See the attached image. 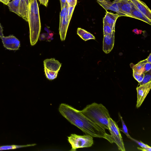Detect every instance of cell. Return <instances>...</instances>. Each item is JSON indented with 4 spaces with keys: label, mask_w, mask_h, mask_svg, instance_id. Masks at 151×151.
<instances>
[{
    "label": "cell",
    "mask_w": 151,
    "mask_h": 151,
    "mask_svg": "<svg viewBox=\"0 0 151 151\" xmlns=\"http://www.w3.org/2000/svg\"><path fill=\"white\" fill-rule=\"evenodd\" d=\"M58 110L61 114L68 121L80 129L86 134L92 137L103 138L111 143H114L111 135L106 133L105 129L88 119L80 111L64 103L60 104Z\"/></svg>",
    "instance_id": "6da1fadb"
},
{
    "label": "cell",
    "mask_w": 151,
    "mask_h": 151,
    "mask_svg": "<svg viewBox=\"0 0 151 151\" xmlns=\"http://www.w3.org/2000/svg\"><path fill=\"white\" fill-rule=\"evenodd\" d=\"M80 111L92 122L108 129L109 119L110 117L108 110L102 104L94 102Z\"/></svg>",
    "instance_id": "7a4b0ae2"
},
{
    "label": "cell",
    "mask_w": 151,
    "mask_h": 151,
    "mask_svg": "<svg viewBox=\"0 0 151 151\" xmlns=\"http://www.w3.org/2000/svg\"><path fill=\"white\" fill-rule=\"evenodd\" d=\"M28 22L30 44L33 46L37 42L41 29L39 8L37 0H30Z\"/></svg>",
    "instance_id": "3957f363"
},
{
    "label": "cell",
    "mask_w": 151,
    "mask_h": 151,
    "mask_svg": "<svg viewBox=\"0 0 151 151\" xmlns=\"http://www.w3.org/2000/svg\"><path fill=\"white\" fill-rule=\"evenodd\" d=\"M68 138L71 147L70 151H76L79 148L90 147L93 143V137L88 135H80L72 134Z\"/></svg>",
    "instance_id": "277c9868"
},
{
    "label": "cell",
    "mask_w": 151,
    "mask_h": 151,
    "mask_svg": "<svg viewBox=\"0 0 151 151\" xmlns=\"http://www.w3.org/2000/svg\"><path fill=\"white\" fill-rule=\"evenodd\" d=\"M114 143L116 145L118 149L121 151L125 149L119 129L116 123L111 117L109 119L108 129Z\"/></svg>",
    "instance_id": "5b68a950"
},
{
    "label": "cell",
    "mask_w": 151,
    "mask_h": 151,
    "mask_svg": "<svg viewBox=\"0 0 151 151\" xmlns=\"http://www.w3.org/2000/svg\"><path fill=\"white\" fill-rule=\"evenodd\" d=\"M151 88V81L139 85L136 88L137 99L136 107H139L144 101Z\"/></svg>",
    "instance_id": "8992f818"
},
{
    "label": "cell",
    "mask_w": 151,
    "mask_h": 151,
    "mask_svg": "<svg viewBox=\"0 0 151 151\" xmlns=\"http://www.w3.org/2000/svg\"><path fill=\"white\" fill-rule=\"evenodd\" d=\"M3 45L7 49L12 50H18L20 46L19 41L15 36L10 35L1 37Z\"/></svg>",
    "instance_id": "52a82bcc"
},
{
    "label": "cell",
    "mask_w": 151,
    "mask_h": 151,
    "mask_svg": "<svg viewBox=\"0 0 151 151\" xmlns=\"http://www.w3.org/2000/svg\"><path fill=\"white\" fill-rule=\"evenodd\" d=\"M72 16L68 15L66 13L65 15L60 19L59 32L61 40H65L68 27Z\"/></svg>",
    "instance_id": "ba28073f"
},
{
    "label": "cell",
    "mask_w": 151,
    "mask_h": 151,
    "mask_svg": "<svg viewBox=\"0 0 151 151\" xmlns=\"http://www.w3.org/2000/svg\"><path fill=\"white\" fill-rule=\"evenodd\" d=\"M135 8L151 20V11L146 4L140 0H130Z\"/></svg>",
    "instance_id": "9c48e42d"
},
{
    "label": "cell",
    "mask_w": 151,
    "mask_h": 151,
    "mask_svg": "<svg viewBox=\"0 0 151 151\" xmlns=\"http://www.w3.org/2000/svg\"><path fill=\"white\" fill-rule=\"evenodd\" d=\"M104 35L103 50L106 53H108L112 50L114 43V33Z\"/></svg>",
    "instance_id": "30bf717a"
},
{
    "label": "cell",
    "mask_w": 151,
    "mask_h": 151,
    "mask_svg": "<svg viewBox=\"0 0 151 151\" xmlns=\"http://www.w3.org/2000/svg\"><path fill=\"white\" fill-rule=\"evenodd\" d=\"M119 9L127 17H130V11L132 9L131 1L129 0H115Z\"/></svg>",
    "instance_id": "8fae6325"
},
{
    "label": "cell",
    "mask_w": 151,
    "mask_h": 151,
    "mask_svg": "<svg viewBox=\"0 0 151 151\" xmlns=\"http://www.w3.org/2000/svg\"><path fill=\"white\" fill-rule=\"evenodd\" d=\"M98 3L105 10H110L116 12L120 17L126 16L119 9L116 3L114 1L111 2L109 0H106L102 2L98 1Z\"/></svg>",
    "instance_id": "7c38bea8"
},
{
    "label": "cell",
    "mask_w": 151,
    "mask_h": 151,
    "mask_svg": "<svg viewBox=\"0 0 151 151\" xmlns=\"http://www.w3.org/2000/svg\"><path fill=\"white\" fill-rule=\"evenodd\" d=\"M43 62L44 67L52 71H59L61 66L60 63L53 58L46 59Z\"/></svg>",
    "instance_id": "4fadbf2b"
},
{
    "label": "cell",
    "mask_w": 151,
    "mask_h": 151,
    "mask_svg": "<svg viewBox=\"0 0 151 151\" xmlns=\"http://www.w3.org/2000/svg\"><path fill=\"white\" fill-rule=\"evenodd\" d=\"M29 0H20L19 8V16L28 22Z\"/></svg>",
    "instance_id": "5bb4252c"
},
{
    "label": "cell",
    "mask_w": 151,
    "mask_h": 151,
    "mask_svg": "<svg viewBox=\"0 0 151 151\" xmlns=\"http://www.w3.org/2000/svg\"><path fill=\"white\" fill-rule=\"evenodd\" d=\"M131 3L132 5V9L130 11V17L139 19L151 25V20L147 18L145 15L137 9L131 1Z\"/></svg>",
    "instance_id": "9a60e30c"
},
{
    "label": "cell",
    "mask_w": 151,
    "mask_h": 151,
    "mask_svg": "<svg viewBox=\"0 0 151 151\" xmlns=\"http://www.w3.org/2000/svg\"><path fill=\"white\" fill-rule=\"evenodd\" d=\"M120 17L117 14H114L106 11V13L103 21L106 22L108 24L115 28V23L117 18Z\"/></svg>",
    "instance_id": "2e32d148"
},
{
    "label": "cell",
    "mask_w": 151,
    "mask_h": 151,
    "mask_svg": "<svg viewBox=\"0 0 151 151\" xmlns=\"http://www.w3.org/2000/svg\"><path fill=\"white\" fill-rule=\"evenodd\" d=\"M147 62L146 59L141 61L136 65H131V68L133 72L138 75H141L145 72L144 65L145 63Z\"/></svg>",
    "instance_id": "e0dca14e"
},
{
    "label": "cell",
    "mask_w": 151,
    "mask_h": 151,
    "mask_svg": "<svg viewBox=\"0 0 151 151\" xmlns=\"http://www.w3.org/2000/svg\"><path fill=\"white\" fill-rule=\"evenodd\" d=\"M77 34L85 41L91 39L95 40V37L90 33L81 28H78Z\"/></svg>",
    "instance_id": "ac0fdd59"
},
{
    "label": "cell",
    "mask_w": 151,
    "mask_h": 151,
    "mask_svg": "<svg viewBox=\"0 0 151 151\" xmlns=\"http://www.w3.org/2000/svg\"><path fill=\"white\" fill-rule=\"evenodd\" d=\"M20 0H12L7 4L10 11L19 16V8Z\"/></svg>",
    "instance_id": "d6986e66"
},
{
    "label": "cell",
    "mask_w": 151,
    "mask_h": 151,
    "mask_svg": "<svg viewBox=\"0 0 151 151\" xmlns=\"http://www.w3.org/2000/svg\"><path fill=\"white\" fill-rule=\"evenodd\" d=\"M36 144H28L25 145H4L0 146V150L15 149L19 148L29 147L30 146H34L36 145Z\"/></svg>",
    "instance_id": "ffe728a7"
},
{
    "label": "cell",
    "mask_w": 151,
    "mask_h": 151,
    "mask_svg": "<svg viewBox=\"0 0 151 151\" xmlns=\"http://www.w3.org/2000/svg\"><path fill=\"white\" fill-rule=\"evenodd\" d=\"M44 70L46 76L50 80L54 79L56 78L58 71H53L47 69L44 67Z\"/></svg>",
    "instance_id": "44dd1931"
},
{
    "label": "cell",
    "mask_w": 151,
    "mask_h": 151,
    "mask_svg": "<svg viewBox=\"0 0 151 151\" xmlns=\"http://www.w3.org/2000/svg\"><path fill=\"white\" fill-rule=\"evenodd\" d=\"M104 35L112 34L115 31V28L112 27L106 22L103 21Z\"/></svg>",
    "instance_id": "7402d4cb"
},
{
    "label": "cell",
    "mask_w": 151,
    "mask_h": 151,
    "mask_svg": "<svg viewBox=\"0 0 151 151\" xmlns=\"http://www.w3.org/2000/svg\"><path fill=\"white\" fill-rule=\"evenodd\" d=\"M119 115L121 120L122 126V129H119V130L125 134H126L128 138L131 139L132 137L129 135L127 127L122 117L121 116L120 114L119 113Z\"/></svg>",
    "instance_id": "603a6c76"
},
{
    "label": "cell",
    "mask_w": 151,
    "mask_h": 151,
    "mask_svg": "<svg viewBox=\"0 0 151 151\" xmlns=\"http://www.w3.org/2000/svg\"><path fill=\"white\" fill-rule=\"evenodd\" d=\"M144 76L142 81L140 83L139 85L146 83L151 81V71H149L144 73Z\"/></svg>",
    "instance_id": "cb8c5ba5"
},
{
    "label": "cell",
    "mask_w": 151,
    "mask_h": 151,
    "mask_svg": "<svg viewBox=\"0 0 151 151\" xmlns=\"http://www.w3.org/2000/svg\"><path fill=\"white\" fill-rule=\"evenodd\" d=\"M133 75L134 78L139 83H140L142 81L144 76V73L141 75H138L133 71Z\"/></svg>",
    "instance_id": "d4e9b609"
},
{
    "label": "cell",
    "mask_w": 151,
    "mask_h": 151,
    "mask_svg": "<svg viewBox=\"0 0 151 151\" xmlns=\"http://www.w3.org/2000/svg\"><path fill=\"white\" fill-rule=\"evenodd\" d=\"M132 140L134 141L137 143L142 148H145L148 147L149 146L147 144H145L141 141H138L135 139L132 138L131 139Z\"/></svg>",
    "instance_id": "484cf974"
},
{
    "label": "cell",
    "mask_w": 151,
    "mask_h": 151,
    "mask_svg": "<svg viewBox=\"0 0 151 151\" xmlns=\"http://www.w3.org/2000/svg\"><path fill=\"white\" fill-rule=\"evenodd\" d=\"M151 63H150L148 62H147L145 63L144 65L145 72L149 71L151 70Z\"/></svg>",
    "instance_id": "4316f807"
},
{
    "label": "cell",
    "mask_w": 151,
    "mask_h": 151,
    "mask_svg": "<svg viewBox=\"0 0 151 151\" xmlns=\"http://www.w3.org/2000/svg\"><path fill=\"white\" fill-rule=\"evenodd\" d=\"M137 149L143 151H151V147L149 146L146 147L142 148L138 147Z\"/></svg>",
    "instance_id": "83f0119b"
},
{
    "label": "cell",
    "mask_w": 151,
    "mask_h": 151,
    "mask_svg": "<svg viewBox=\"0 0 151 151\" xmlns=\"http://www.w3.org/2000/svg\"><path fill=\"white\" fill-rule=\"evenodd\" d=\"M40 4H41L46 7L48 5V0H39Z\"/></svg>",
    "instance_id": "f1b7e54d"
},
{
    "label": "cell",
    "mask_w": 151,
    "mask_h": 151,
    "mask_svg": "<svg viewBox=\"0 0 151 151\" xmlns=\"http://www.w3.org/2000/svg\"><path fill=\"white\" fill-rule=\"evenodd\" d=\"M60 1L61 9H62L65 6V4L66 3V0H59Z\"/></svg>",
    "instance_id": "f546056e"
},
{
    "label": "cell",
    "mask_w": 151,
    "mask_h": 151,
    "mask_svg": "<svg viewBox=\"0 0 151 151\" xmlns=\"http://www.w3.org/2000/svg\"><path fill=\"white\" fill-rule=\"evenodd\" d=\"M3 36V29L1 24L0 23V37H1Z\"/></svg>",
    "instance_id": "4dcf8cb0"
},
{
    "label": "cell",
    "mask_w": 151,
    "mask_h": 151,
    "mask_svg": "<svg viewBox=\"0 0 151 151\" xmlns=\"http://www.w3.org/2000/svg\"><path fill=\"white\" fill-rule=\"evenodd\" d=\"M11 0H0V1L5 4L7 5Z\"/></svg>",
    "instance_id": "1f68e13d"
},
{
    "label": "cell",
    "mask_w": 151,
    "mask_h": 151,
    "mask_svg": "<svg viewBox=\"0 0 151 151\" xmlns=\"http://www.w3.org/2000/svg\"><path fill=\"white\" fill-rule=\"evenodd\" d=\"M146 59L148 63H151V53L150 54L147 58Z\"/></svg>",
    "instance_id": "d6a6232c"
},
{
    "label": "cell",
    "mask_w": 151,
    "mask_h": 151,
    "mask_svg": "<svg viewBox=\"0 0 151 151\" xmlns=\"http://www.w3.org/2000/svg\"><path fill=\"white\" fill-rule=\"evenodd\" d=\"M46 35H42V36L41 35V38H40V40H45L46 38Z\"/></svg>",
    "instance_id": "836d02e7"
},
{
    "label": "cell",
    "mask_w": 151,
    "mask_h": 151,
    "mask_svg": "<svg viewBox=\"0 0 151 151\" xmlns=\"http://www.w3.org/2000/svg\"><path fill=\"white\" fill-rule=\"evenodd\" d=\"M138 30L137 29H134L133 30V32L135 33L136 34H139V32H138Z\"/></svg>",
    "instance_id": "e575fe53"
},
{
    "label": "cell",
    "mask_w": 151,
    "mask_h": 151,
    "mask_svg": "<svg viewBox=\"0 0 151 151\" xmlns=\"http://www.w3.org/2000/svg\"><path fill=\"white\" fill-rule=\"evenodd\" d=\"M97 0V1H98L102 2V1H104L106 0Z\"/></svg>",
    "instance_id": "d590c367"
},
{
    "label": "cell",
    "mask_w": 151,
    "mask_h": 151,
    "mask_svg": "<svg viewBox=\"0 0 151 151\" xmlns=\"http://www.w3.org/2000/svg\"></svg>",
    "instance_id": "8d00e7d4"
}]
</instances>
